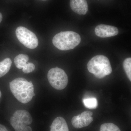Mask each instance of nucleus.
<instances>
[{
	"mask_svg": "<svg viewBox=\"0 0 131 131\" xmlns=\"http://www.w3.org/2000/svg\"><path fill=\"white\" fill-rule=\"evenodd\" d=\"M81 38L77 33L72 31L61 32L54 36L52 43L61 50L66 51L75 48L80 43Z\"/></svg>",
	"mask_w": 131,
	"mask_h": 131,
	"instance_id": "7ed1b4c3",
	"label": "nucleus"
},
{
	"mask_svg": "<svg viewBox=\"0 0 131 131\" xmlns=\"http://www.w3.org/2000/svg\"><path fill=\"white\" fill-rule=\"evenodd\" d=\"M1 95H2L1 92V91H0V98H1Z\"/></svg>",
	"mask_w": 131,
	"mask_h": 131,
	"instance_id": "aec40b11",
	"label": "nucleus"
},
{
	"mask_svg": "<svg viewBox=\"0 0 131 131\" xmlns=\"http://www.w3.org/2000/svg\"><path fill=\"white\" fill-rule=\"evenodd\" d=\"M12 64V60L9 58L5 59L0 62V78L5 75L9 71Z\"/></svg>",
	"mask_w": 131,
	"mask_h": 131,
	"instance_id": "ddd939ff",
	"label": "nucleus"
},
{
	"mask_svg": "<svg viewBox=\"0 0 131 131\" xmlns=\"http://www.w3.org/2000/svg\"><path fill=\"white\" fill-rule=\"evenodd\" d=\"M100 131H121L117 126L113 123H105L101 125Z\"/></svg>",
	"mask_w": 131,
	"mask_h": 131,
	"instance_id": "2eb2a0df",
	"label": "nucleus"
},
{
	"mask_svg": "<svg viewBox=\"0 0 131 131\" xmlns=\"http://www.w3.org/2000/svg\"><path fill=\"white\" fill-rule=\"evenodd\" d=\"M50 127V131H69L65 120L61 117L56 118Z\"/></svg>",
	"mask_w": 131,
	"mask_h": 131,
	"instance_id": "9d476101",
	"label": "nucleus"
},
{
	"mask_svg": "<svg viewBox=\"0 0 131 131\" xmlns=\"http://www.w3.org/2000/svg\"><path fill=\"white\" fill-rule=\"evenodd\" d=\"M10 124L15 131H32L30 127L24 125L13 116L10 119Z\"/></svg>",
	"mask_w": 131,
	"mask_h": 131,
	"instance_id": "9b49d317",
	"label": "nucleus"
},
{
	"mask_svg": "<svg viewBox=\"0 0 131 131\" xmlns=\"http://www.w3.org/2000/svg\"><path fill=\"white\" fill-rule=\"evenodd\" d=\"M123 67L127 77L131 81V58H126L123 62Z\"/></svg>",
	"mask_w": 131,
	"mask_h": 131,
	"instance_id": "dca6fc26",
	"label": "nucleus"
},
{
	"mask_svg": "<svg viewBox=\"0 0 131 131\" xmlns=\"http://www.w3.org/2000/svg\"><path fill=\"white\" fill-rule=\"evenodd\" d=\"M71 9L77 14L85 15L88 10V6L86 0H70Z\"/></svg>",
	"mask_w": 131,
	"mask_h": 131,
	"instance_id": "6e6552de",
	"label": "nucleus"
},
{
	"mask_svg": "<svg viewBox=\"0 0 131 131\" xmlns=\"http://www.w3.org/2000/svg\"><path fill=\"white\" fill-rule=\"evenodd\" d=\"M93 113L90 111H84L81 114L74 116L71 119V124L76 129L88 126L93 121Z\"/></svg>",
	"mask_w": 131,
	"mask_h": 131,
	"instance_id": "423d86ee",
	"label": "nucleus"
},
{
	"mask_svg": "<svg viewBox=\"0 0 131 131\" xmlns=\"http://www.w3.org/2000/svg\"><path fill=\"white\" fill-rule=\"evenodd\" d=\"M41 1H47V0H41Z\"/></svg>",
	"mask_w": 131,
	"mask_h": 131,
	"instance_id": "412c9836",
	"label": "nucleus"
},
{
	"mask_svg": "<svg viewBox=\"0 0 131 131\" xmlns=\"http://www.w3.org/2000/svg\"><path fill=\"white\" fill-rule=\"evenodd\" d=\"M13 116L16 119L26 125L32 124V119L30 113L25 110H18L14 114Z\"/></svg>",
	"mask_w": 131,
	"mask_h": 131,
	"instance_id": "1a4fd4ad",
	"label": "nucleus"
},
{
	"mask_svg": "<svg viewBox=\"0 0 131 131\" xmlns=\"http://www.w3.org/2000/svg\"><path fill=\"white\" fill-rule=\"evenodd\" d=\"M98 1H99V0H98Z\"/></svg>",
	"mask_w": 131,
	"mask_h": 131,
	"instance_id": "4be33fe9",
	"label": "nucleus"
},
{
	"mask_svg": "<svg viewBox=\"0 0 131 131\" xmlns=\"http://www.w3.org/2000/svg\"><path fill=\"white\" fill-rule=\"evenodd\" d=\"M0 131H8L4 126L0 124Z\"/></svg>",
	"mask_w": 131,
	"mask_h": 131,
	"instance_id": "a211bd4d",
	"label": "nucleus"
},
{
	"mask_svg": "<svg viewBox=\"0 0 131 131\" xmlns=\"http://www.w3.org/2000/svg\"><path fill=\"white\" fill-rule=\"evenodd\" d=\"M88 70L95 76L102 79L112 71L109 59L103 55H97L90 59L87 64Z\"/></svg>",
	"mask_w": 131,
	"mask_h": 131,
	"instance_id": "f03ea898",
	"label": "nucleus"
},
{
	"mask_svg": "<svg viewBox=\"0 0 131 131\" xmlns=\"http://www.w3.org/2000/svg\"><path fill=\"white\" fill-rule=\"evenodd\" d=\"M29 57L27 55L20 54L16 56L14 59L15 64L18 69H23L25 65L28 62Z\"/></svg>",
	"mask_w": 131,
	"mask_h": 131,
	"instance_id": "f8f14e48",
	"label": "nucleus"
},
{
	"mask_svg": "<svg viewBox=\"0 0 131 131\" xmlns=\"http://www.w3.org/2000/svg\"><path fill=\"white\" fill-rule=\"evenodd\" d=\"M35 66L32 63L28 62L22 69L24 73H29L32 72L35 70Z\"/></svg>",
	"mask_w": 131,
	"mask_h": 131,
	"instance_id": "f3484780",
	"label": "nucleus"
},
{
	"mask_svg": "<svg viewBox=\"0 0 131 131\" xmlns=\"http://www.w3.org/2000/svg\"><path fill=\"white\" fill-rule=\"evenodd\" d=\"M9 88L15 98L24 104L30 101L35 95L32 82L23 78H16L12 81Z\"/></svg>",
	"mask_w": 131,
	"mask_h": 131,
	"instance_id": "f257e3e1",
	"label": "nucleus"
},
{
	"mask_svg": "<svg viewBox=\"0 0 131 131\" xmlns=\"http://www.w3.org/2000/svg\"><path fill=\"white\" fill-rule=\"evenodd\" d=\"M83 102L85 107L89 109H95L98 107V101L95 98L91 97L85 98L83 99Z\"/></svg>",
	"mask_w": 131,
	"mask_h": 131,
	"instance_id": "4468645a",
	"label": "nucleus"
},
{
	"mask_svg": "<svg viewBox=\"0 0 131 131\" xmlns=\"http://www.w3.org/2000/svg\"><path fill=\"white\" fill-rule=\"evenodd\" d=\"M47 78L52 86L58 90L63 89L68 84L67 74L63 70L57 67L52 68L49 70Z\"/></svg>",
	"mask_w": 131,
	"mask_h": 131,
	"instance_id": "20e7f679",
	"label": "nucleus"
},
{
	"mask_svg": "<svg viewBox=\"0 0 131 131\" xmlns=\"http://www.w3.org/2000/svg\"><path fill=\"white\" fill-rule=\"evenodd\" d=\"M16 35L19 42L28 49L37 48L38 40L36 35L26 27L19 26L16 28Z\"/></svg>",
	"mask_w": 131,
	"mask_h": 131,
	"instance_id": "39448f33",
	"label": "nucleus"
},
{
	"mask_svg": "<svg viewBox=\"0 0 131 131\" xmlns=\"http://www.w3.org/2000/svg\"><path fill=\"white\" fill-rule=\"evenodd\" d=\"M3 19V15L1 13H0V23L2 21Z\"/></svg>",
	"mask_w": 131,
	"mask_h": 131,
	"instance_id": "6ab92c4d",
	"label": "nucleus"
},
{
	"mask_svg": "<svg viewBox=\"0 0 131 131\" xmlns=\"http://www.w3.org/2000/svg\"><path fill=\"white\" fill-rule=\"evenodd\" d=\"M95 33L96 36L100 37L107 38L117 35L118 30L113 26L100 25L95 27Z\"/></svg>",
	"mask_w": 131,
	"mask_h": 131,
	"instance_id": "0eeeda50",
	"label": "nucleus"
}]
</instances>
